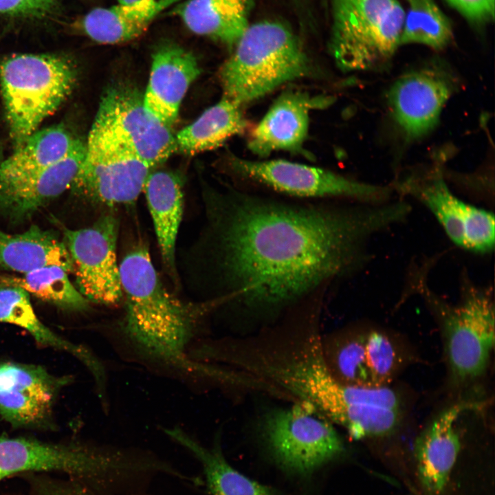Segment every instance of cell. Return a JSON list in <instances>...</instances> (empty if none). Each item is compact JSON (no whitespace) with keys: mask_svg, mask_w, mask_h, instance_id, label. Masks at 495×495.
I'll list each match as a JSON object with an SVG mask.
<instances>
[{"mask_svg":"<svg viewBox=\"0 0 495 495\" xmlns=\"http://www.w3.org/2000/svg\"><path fill=\"white\" fill-rule=\"evenodd\" d=\"M196 248L208 300L280 314L319 295L364 261L370 236L403 221L398 203H297L210 192Z\"/></svg>","mask_w":495,"mask_h":495,"instance_id":"obj_1","label":"cell"},{"mask_svg":"<svg viewBox=\"0 0 495 495\" xmlns=\"http://www.w3.org/2000/svg\"><path fill=\"white\" fill-rule=\"evenodd\" d=\"M320 308L319 297L308 300L252 334L208 346L206 357L252 378L265 393L311 405L351 438H366L381 424L378 406L395 408L397 395L335 377L324 356Z\"/></svg>","mask_w":495,"mask_h":495,"instance_id":"obj_2","label":"cell"},{"mask_svg":"<svg viewBox=\"0 0 495 495\" xmlns=\"http://www.w3.org/2000/svg\"><path fill=\"white\" fill-rule=\"evenodd\" d=\"M125 313L122 331L138 351L156 360L206 375L208 366L190 361L187 346L206 314L221 307L208 300L186 303L171 294L144 245L131 250L119 264Z\"/></svg>","mask_w":495,"mask_h":495,"instance_id":"obj_3","label":"cell"},{"mask_svg":"<svg viewBox=\"0 0 495 495\" xmlns=\"http://www.w3.org/2000/svg\"><path fill=\"white\" fill-rule=\"evenodd\" d=\"M233 47L219 78L223 97L241 107L313 72L297 36L278 21L250 24Z\"/></svg>","mask_w":495,"mask_h":495,"instance_id":"obj_4","label":"cell"},{"mask_svg":"<svg viewBox=\"0 0 495 495\" xmlns=\"http://www.w3.org/2000/svg\"><path fill=\"white\" fill-rule=\"evenodd\" d=\"M76 80V66L60 55L21 54L0 61L1 94L15 148L67 99Z\"/></svg>","mask_w":495,"mask_h":495,"instance_id":"obj_5","label":"cell"},{"mask_svg":"<svg viewBox=\"0 0 495 495\" xmlns=\"http://www.w3.org/2000/svg\"><path fill=\"white\" fill-rule=\"evenodd\" d=\"M405 11L397 0H331L330 54L344 72L384 65L400 45Z\"/></svg>","mask_w":495,"mask_h":495,"instance_id":"obj_6","label":"cell"},{"mask_svg":"<svg viewBox=\"0 0 495 495\" xmlns=\"http://www.w3.org/2000/svg\"><path fill=\"white\" fill-rule=\"evenodd\" d=\"M421 291L438 314L452 379L457 383L481 376L494 345V306L490 292L472 285L463 288L456 305L441 301L428 289Z\"/></svg>","mask_w":495,"mask_h":495,"instance_id":"obj_7","label":"cell"},{"mask_svg":"<svg viewBox=\"0 0 495 495\" xmlns=\"http://www.w3.org/2000/svg\"><path fill=\"white\" fill-rule=\"evenodd\" d=\"M259 424L262 438L276 461L298 473H309L344 450L333 424L307 403L272 408Z\"/></svg>","mask_w":495,"mask_h":495,"instance_id":"obj_8","label":"cell"},{"mask_svg":"<svg viewBox=\"0 0 495 495\" xmlns=\"http://www.w3.org/2000/svg\"><path fill=\"white\" fill-rule=\"evenodd\" d=\"M137 463L122 453L78 444L0 437V481L18 473L59 472L99 484L104 478L136 471Z\"/></svg>","mask_w":495,"mask_h":495,"instance_id":"obj_9","label":"cell"},{"mask_svg":"<svg viewBox=\"0 0 495 495\" xmlns=\"http://www.w3.org/2000/svg\"><path fill=\"white\" fill-rule=\"evenodd\" d=\"M84 160L71 188L107 206L131 204L143 192L151 168L111 136L91 127Z\"/></svg>","mask_w":495,"mask_h":495,"instance_id":"obj_10","label":"cell"},{"mask_svg":"<svg viewBox=\"0 0 495 495\" xmlns=\"http://www.w3.org/2000/svg\"><path fill=\"white\" fill-rule=\"evenodd\" d=\"M232 170L275 192L296 198L352 199L362 202L386 199L387 188L353 180L329 170L284 160L252 161L234 158Z\"/></svg>","mask_w":495,"mask_h":495,"instance_id":"obj_11","label":"cell"},{"mask_svg":"<svg viewBox=\"0 0 495 495\" xmlns=\"http://www.w3.org/2000/svg\"><path fill=\"white\" fill-rule=\"evenodd\" d=\"M92 127L117 140L151 168L177 151L170 128L145 108L135 90L124 85L106 90Z\"/></svg>","mask_w":495,"mask_h":495,"instance_id":"obj_12","label":"cell"},{"mask_svg":"<svg viewBox=\"0 0 495 495\" xmlns=\"http://www.w3.org/2000/svg\"><path fill=\"white\" fill-rule=\"evenodd\" d=\"M118 219L102 216L92 226L65 228L63 242L71 257L76 287L89 300L112 306L123 298L116 256Z\"/></svg>","mask_w":495,"mask_h":495,"instance_id":"obj_13","label":"cell"},{"mask_svg":"<svg viewBox=\"0 0 495 495\" xmlns=\"http://www.w3.org/2000/svg\"><path fill=\"white\" fill-rule=\"evenodd\" d=\"M402 190L417 198L431 212L456 245L481 254L494 249L493 213L458 198L450 190L440 170L422 179L405 182Z\"/></svg>","mask_w":495,"mask_h":495,"instance_id":"obj_14","label":"cell"},{"mask_svg":"<svg viewBox=\"0 0 495 495\" xmlns=\"http://www.w3.org/2000/svg\"><path fill=\"white\" fill-rule=\"evenodd\" d=\"M454 88L452 76L436 67L407 72L392 84L388 107L407 140H418L433 130Z\"/></svg>","mask_w":495,"mask_h":495,"instance_id":"obj_15","label":"cell"},{"mask_svg":"<svg viewBox=\"0 0 495 495\" xmlns=\"http://www.w3.org/2000/svg\"><path fill=\"white\" fill-rule=\"evenodd\" d=\"M66 382L40 366L0 364V417L16 427L45 425L55 396Z\"/></svg>","mask_w":495,"mask_h":495,"instance_id":"obj_16","label":"cell"},{"mask_svg":"<svg viewBox=\"0 0 495 495\" xmlns=\"http://www.w3.org/2000/svg\"><path fill=\"white\" fill-rule=\"evenodd\" d=\"M332 101L331 96L298 90L283 92L251 132L248 148L263 157L278 151L303 153L311 111L324 109Z\"/></svg>","mask_w":495,"mask_h":495,"instance_id":"obj_17","label":"cell"},{"mask_svg":"<svg viewBox=\"0 0 495 495\" xmlns=\"http://www.w3.org/2000/svg\"><path fill=\"white\" fill-rule=\"evenodd\" d=\"M82 141L63 160L32 174L0 180V214L13 223L23 222L71 188L84 160Z\"/></svg>","mask_w":495,"mask_h":495,"instance_id":"obj_18","label":"cell"},{"mask_svg":"<svg viewBox=\"0 0 495 495\" xmlns=\"http://www.w3.org/2000/svg\"><path fill=\"white\" fill-rule=\"evenodd\" d=\"M200 72L190 52L173 43L160 45L152 56L148 83L142 96L145 108L170 128L190 84Z\"/></svg>","mask_w":495,"mask_h":495,"instance_id":"obj_19","label":"cell"},{"mask_svg":"<svg viewBox=\"0 0 495 495\" xmlns=\"http://www.w3.org/2000/svg\"><path fill=\"white\" fill-rule=\"evenodd\" d=\"M475 405L455 404L444 410L417 437L415 456L419 479L429 493L438 495L446 488L461 449L457 421Z\"/></svg>","mask_w":495,"mask_h":495,"instance_id":"obj_20","label":"cell"},{"mask_svg":"<svg viewBox=\"0 0 495 495\" xmlns=\"http://www.w3.org/2000/svg\"><path fill=\"white\" fill-rule=\"evenodd\" d=\"M182 0H138L96 8L75 21V28L95 42L118 44L140 36L164 10Z\"/></svg>","mask_w":495,"mask_h":495,"instance_id":"obj_21","label":"cell"},{"mask_svg":"<svg viewBox=\"0 0 495 495\" xmlns=\"http://www.w3.org/2000/svg\"><path fill=\"white\" fill-rule=\"evenodd\" d=\"M143 192L162 261L171 277L175 279L176 243L184 206L182 180L171 172H151Z\"/></svg>","mask_w":495,"mask_h":495,"instance_id":"obj_22","label":"cell"},{"mask_svg":"<svg viewBox=\"0 0 495 495\" xmlns=\"http://www.w3.org/2000/svg\"><path fill=\"white\" fill-rule=\"evenodd\" d=\"M252 0H186L173 9L192 32L233 47L247 30Z\"/></svg>","mask_w":495,"mask_h":495,"instance_id":"obj_23","label":"cell"},{"mask_svg":"<svg viewBox=\"0 0 495 495\" xmlns=\"http://www.w3.org/2000/svg\"><path fill=\"white\" fill-rule=\"evenodd\" d=\"M49 265L73 271L65 244L54 232L37 226L19 234L0 230V267L23 274Z\"/></svg>","mask_w":495,"mask_h":495,"instance_id":"obj_24","label":"cell"},{"mask_svg":"<svg viewBox=\"0 0 495 495\" xmlns=\"http://www.w3.org/2000/svg\"><path fill=\"white\" fill-rule=\"evenodd\" d=\"M0 322L19 326L39 344L70 353L84 363L98 383L104 381V368L98 360L84 346L72 343L54 333L37 317L30 294L15 286L0 287Z\"/></svg>","mask_w":495,"mask_h":495,"instance_id":"obj_25","label":"cell"},{"mask_svg":"<svg viewBox=\"0 0 495 495\" xmlns=\"http://www.w3.org/2000/svg\"><path fill=\"white\" fill-rule=\"evenodd\" d=\"M82 141L67 129L54 125L37 130L0 164V180L24 177L65 158Z\"/></svg>","mask_w":495,"mask_h":495,"instance_id":"obj_26","label":"cell"},{"mask_svg":"<svg viewBox=\"0 0 495 495\" xmlns=\"http://www.w3.org/2000/svg\"><path fill=\"white\" fill-rule=\"evenodd\" d=\"M241 108L223 97L176 135L177 150L195 155L216 148L240 133L246 126Z\"/></svg>","mask_w":495,"mask_h":495,"instance_id":"obj_27","label":"cell"},{"mask_svg":"<svg viewBox=\"0 0 495 495\" xmlns=\"http://www.w3.org/2000/svg\"><path fill=\"white\" fill-rule=\"evenodd\" d=\"M165 432L200 462L211 495H274L269 487L250 479L230 466L219 448L204 446L178 428L165 429Z\"/></svg>","mask_w":495,"mask_h":495,"instance_id":"obj_28","label":"cell"},{"mask_svg":"<svg viewBox=\"0 0 495 495\" xmlns=\"http://www.w3.org/2000/svg\"><path fill=\"white\" fill-rule=\"evenodd\" d=\"M65 268L49 265L36 269L21 276L0 275L3 286L19 287L29 294L62 309L83 311L89 301L69 280Z\"/></svg>","mask_w":495,"mask_h":495,"instance_id":"obj_29","label":"cell"},{"mask_svg":"<svg viewBox=\"0 0 495 495\" xmlns=\"http://www.w3.org/2000/svg\"><path fill=\"white\" fill-rule=\"evenodd\" d=\"M409 7L400 38L402 44H421L436 50L445 48L452 38L449 19L434 0H407Z\"/></svg>","mask_w":495,"mask_h":495,"instance_id":"obj_30","label":"cell"},{"mask_svg":"<svg viewBox=\"0 0 495 495\" xmlns=\"http://www.w3.org/2000/svg\"><path fill=\"white\" fill-rule=\"evenodd\" d=\"M323 349L327 363L339 382L372 388L365 361V333L323 337Z\"/></svg>","mask_w":495,"mask_h":495,"instance_id":"obj_31","label":"cell"},{"mask_svg":"<svg viewBox=\"0 0 495 495\" xmlns=\"http://www.w3.org/2000/svg\"><path fill=\"white\" fill-rule=\"evenodd\" d=\"M365 361L373 388L386 387L398 364V355L390 338L378 331L365 333Z\"/></svg>","mask_w":495,"mask_h":495,"instance_id":"obj_32","label":"cell"},{"mask_svg":"<svg viewBox=\"0 0 495 495\" xmlns=\"http://www.w3.org/2000/svg\"><path fill=\"white\" fill-rule=\"evenodd\" d=\"M58 0H0V14L41 18L57 8Z\"/></svg>","mask_w":495,"mask_h":495,"instance_id":"obj_33","label":"cell"},{"mask_svg":"<svg viewBox=\"0 0 495 495\" xmlns=\"http://www.w3.org/2000/svg\"><path fill=\"white\" fill-rule=\"evenodd\" d=\"M468 21L484 24L494 19L495 0H446Z\"/></svg>","mask_w":495,"mask_h":495,"instance_id":"obj_34","label":"cell"},{"mask_svg":"<svg viewBox=\"0 0 495 495\" xmlns=\"http://www.w3.org/2000/svg\"><path fill=\"white\" fill-rule=\"evenodd\" d=\"M34 495H93L78 482L60 481L45 478L32 479Z\"/></svg>","mask_w":495,"mask_h":495,"instance_id":"obj_35","label":"cell"},{"mask_svg":"<svg viewBox=\"0 0 495 495\" xmlns=\"http://www.w3.org/2000/svg\"><path fill=\"white\" fill-rule=\"evenodd\" d=\"M136 1H138V0H117L118 3L119 4H127V3H133Z\"/></svg>","mask_w":495,"mask_h":495,"instance_id":"obj_36","label":"cell"},{"mask_svg":"<svg viewBox=\"0 0 495 495\" xmlns=\"http://www.w3.org/2000/svg\"><path fill=\"white\" fill-rule=\"evenodd\" d=\"M3 160L2 147L0 142V164Z\"/></svg>","mask_w":495,"mask_h":495,"instance_id":"obj_37","label":"cell"}]
</instances>
